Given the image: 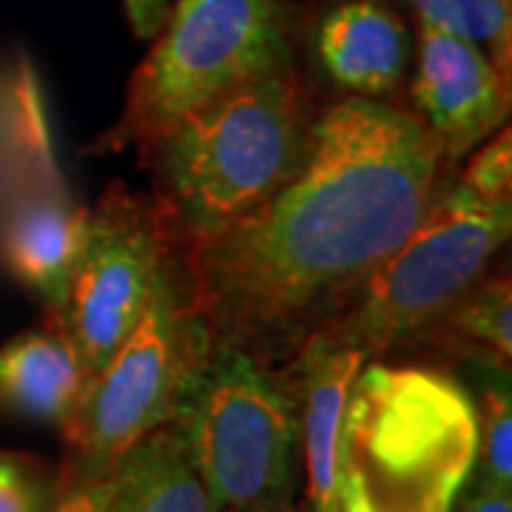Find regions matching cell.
I'll list each match as a JSON object with an SVG mask.
<instances>
[{
  "mask_svg": "<svg viewBox=\"0 0 512 512\" xmlns=\"http://www.w3.org/2000/svg\"><path fill=\"white\" fill-rule=\"evenodd\" d=\"M447 177L407 106L339 97L291 183L177 251L188 302L208 336L279 367L356 299Z\"/></svg>",
  "mask_w": 512,
  "mask_h": 512,
  "instance_id": "1",
  "label": "cell"
},
{
  "mask_svg": "<svg viewBox=\"0 0 512 512\" xmlns=\"http://www.w3.org/2000/svg\"><path fill=\"white\" fill-rule=\"evenodd\" d=\"M316 117L293 63L211 100L143 151L174 248L220 234L291 183Z\"/></svg>",
  "mask_w": 512,
  "mask_h": 512,
  "instance_id": "2",
  "label": "cell"
},
{
  "mask_svg": "<svg viewBox=\"0 0 512 512\" xmlns=\"http://www.w3.org/2000/svg\"><path fill=\"white\" fill-rule=\"evenodd\" d=\"M476 461L473 393L444 370L370 359L350 387L339 481L370 512H453Z\"/></svg>",
  "mask_w": 512,
  "mask_h": 512,
  "instance_id": "3",
  "label": "cell"
},
{
  "mask_svg": "<svg viewBox=\"0 0 512 512\" xmlns=\"http://www.w3.org/2000/svg\"><path fill=\"white\" fill-rule=\"evenodd\" d=\"M293 63L288 0H174L97 148L143 154L211 100Z\"/></svg>",
  "mask_w": 512,
  "mask_h": 512,
  "instance_id": "4",
  "label": "cell"
},
{
  "mask_svg": "<svg viewBox=\"0 0 512 512\" xmlns=\"http://www.w3.org/2000/svg\"><path fill=\"white\" fill-rule=\"evenodd\" d=\"M171 424L222 512H291L299 430L276 367L208 336Z\"/></svg>",
  "mask_w": 512,
  "mask_h": 512,
  "instance_id": "5",
  "label": "cell"
},
{
  "mask_svg": "<svg viewBox=\"0 0 512 512\" xmlns=\"http://www.w3.org/2000/svg\"><path fill=\"white\" fill-rule=\"evenodd\" d=\"M512 231V200H490L447 177L416 228L325 330L367 359L419 348L424 333L456 305Z\"/></svg>",
  "mask_w": 512,
  "mask_h": 512,
  "instance_id": "6",
  "label": "cell"
},
{
  "mask_svg": "<svg viewBox=\"0 0 512 512\" xmlns=\"http://www.w3.org/2000/svg\"><path fill=\"white\" fill-rule=\"evenodd\" d=\"M205 339L208 330L188 302L174 256L146 313L60 427L69 450L66 467L92 476L111 473L137 441L171 424Z\"/></svg>",
  "mask_w": 512,
  "mask_h": 512,
  "instance_id": "7",
  "label": "cell"
},
{
  "mask_svg": "<svg viewBox=\"0 0 512 512\" xmlns=\"http://www.w3.org/2000/svg\"><path fill=\"white\" fill-rule=\"evenodd\" d=\"M174 239L151 197L111 183L89 214V237L55 322L89 382L123 345L174 265Z\"/></svg>",
  "mask_w": 512,
  "mask_h": 512,
  "instance_id": "8",
  "label": "cell"
},
{
  "mask_svg": "<svg viewBox=\"0 0 512 512\" xmlns=\"http://www.w3.org/2000/svg\"><path fill=\"white\" fill-rule=\"evenodd\" d=\"M410 111L453 174L510 117V80L478 46L433 26H416Z\"/></svg>",
  "mask_w": 512,
  "mask_h": 512,
  "instance_id": "9",
  "label": "cell"
},
{
  "mask_svg": "<svg viewBox=\"0 0 512 512\" xmlns=\"http://www.w3.org/2000/svg\"><path fill=\"white\" fill-rule=\"evenodd\" d=\"M308 49L342 97L396 103L413 69L416 35L390 0H325Z\"/></svg>",
  "mask_w": 512,
  "mask_h": 512,
  "instance_id": "10",
  "label": "cell"
},
{
  "mask_svg": "<svg viewBox=\"0 0 512 512\" xmlns=\"http://www.w3.org/2000/svg\"><path fill=\"white\" fill-rule=\"evenodd\" d=\"M89 214L66 180L26 185L0 205V268L57 319L89 237Z\"/></svg>",
  "mask_w": 512,
  "mask_h": 512,
  "instance_id": "11",
  "label": "cell"
},
{
  "mask_svg": "<svg viewBox=\"0 0 512 512\" xmlns=\"http://www.w3.org/2000/svg\"><path fill=\"white\" fill-rule=\"evenodd\" d=\"M365 362L370 359L362 350L319 328L276 367L291 393L313 512H336L342 421Z\"/></svg>",
  "mask_w": 512,
  "mask_h": 512,
  "instance_id": "12",
  "label": "cell"
},
{
  "mask_svg": "<svg viewBox=\"0 0 512 512\" xmlns=\"http://www.w3.org/2000/svg\"><path fill=\"white\" fill-rule=\"evenodd\" d=\"M89 373L60 322L43 316L0 345V416L63 427L74 413Z\"/></svg>",
  "mask_w": 512,
  "mask_h": 512,
  "instance_id": "13",
  "label": "cell"
},
{
  "mask_svg": "<svg viewBox=\"0 0 512 512\" xmlns=\"http://www.w3.org/2000/svg\"><path fill=\"white\" fill-rule=\"evenodd\" d=\"M109 512H222L174 424L137 441L111 470Z\"/></svg>",
  "mask_w": 512,
  "mask_h": 512,
  "instance_id": "14",
  "label": "cell"
},
{
  "mask_svg": "<svg viewBox=\"0 0 512 512\" xmlns=\"http://www.w3.org/2000/svg\"><path fill=\"white\" fill-rule=\"evenodd\" d=\"M46 100L29 60L0 72V205L26 185L60 180Z\"/></svg>",
  "mask_w": 512,
  "mask_h": 512,
  "instance_id": "15",
  "label": "cell"
},
{
  "mask_svg": "<svg viewBox=\"0 0 512 512\" xmlns=\"http://www.w3.org/2000/svg\"><path fill=\"white\" fill-rule=\"evenodd\" d=\"M419 348H439L473 370H510L512 285L507 268H490L424 333Z\"/></svg>",
  "mask_w": 512,
  "mask_h": 512,
  "instance_id": "16",
  "label": "cell"
},
{
  "mask_svg": "<svg viewBox=\"0 0 512 512\" xmlns=\"http://www.w3.org/2000/svg\"><path fill=\"white\" fill-rule=\"evenodd\" d=\"M481 376L476 399V461L464 487L512 490L510 370H473Z\"/></svg>",
  "mask_w": 512,
  "mask_h": 512,
  "instance_id": "17",
  "label": "cell"
},
{
  "mask_svg": "<svg viewBox=\"0 0 512 512\" xmlns=\"http://www.w3.org/2000/svg\"><path fill=\"white\" fill-rule=\"evenodd\" d=\"M416 26L464 37L512 83V0H410Z\"/></svg>",
  "mask_w": 512,
  "mask_h": 512,
  "instance_id": "18",
  "label": "cell"
},
{
  "mask_svg": "<svg viewBox=\"0 0 512 512\" xmlns=\"http://www.w3.org/2000/svg\"><path fill=\"white\" fill-rule=\"evenodd\" d=\"M57 470L46 458L0 450V512H49Z\"/></svg>",
  "mask_w": 512,
  "mask_h": 512,
  "instance_id": "19",
  "label": "cell"
},
{
  "mask_svg": "<svg viewBox=\"0 0 512 512\" xmlns=\"http://www.w3.org/2000/svg\"><path fill=\"white\" fill-rule=\"evenodd\" d=\"M458 180L490 200H512V134L498 128L464 160Z\"/></svg>",
  "mask_w": 512,
  "mask_h": 512,
  "instance_id": "20",
  "label": "cell"
},
{
  "mask_svg": "<svg viewBox=\"0 0 512 512\" xmlns=\"http://www.w3.org/2000/svg\"><path fill=\"white\" fill-rule=\"evenodd\" d=\"M114 478L111 473L92 476V473H77L72 467L57 470L55 498L49 512H109Z\"/></svg>",
  "mask_w": 512,
  "mask_h": 512,
  "instance_id": "21",
  "label": "cell"
},
{
  "mask_svg": "<svg viewBox=\"0 0 512 512\" xmlns=\"http://www.w3.org/2000/svg\"><path fill=\"white\" fill-rule=\"evenodd\" d=\"M171 3L174 0H123V9H126L128 23H131L134 35L143 37V40L157 35V29L163 26Z\"/></svg>",
  "mask_w": 512,
  "mask_h": 512,
  "instance_id": "22",
  "label": "cell"
},
{
  "mask_svg": "<svg viewBox=\"0 0 512 512\" xmlns=\"http://www.w3.org/2000/svg\"><path fill=\"white\" fill-rule=\"evenodd\" d=\"M467 493L458 504V512H512V495L501 490H473L464 487Z\"/></svg>",
  "mask_w": 512,
  "mask_h": 512,
  "instance_id": "23",
  "label": "cell"
},
{
  "mask_svg": "<svg viewBox=\"0 0 512 512\" xmlns=\"http://www.w3.org/2000/svg\"><path fill=\"white\" fill-rule=\"evenodd\" d=\"M336 512H370L365 507V501L359 498V493L348 487V484H342L339 481V490H336Z\"/></svg>",
  "mask_w": 512,
  "mask_h": 512,
  "instance_id": "24",
  "label": "cell"
}]
</instances>
